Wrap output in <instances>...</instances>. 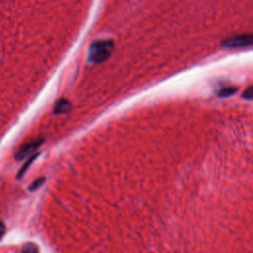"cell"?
Listing matches in <instances>:
<instances>
[{"label":"cell","mask_w":253,"mask_h":253,"mask_svg":"<svg viewBox=\"0 0 253 253\" xmlns=\"http://www.w3.org/2000/svg\"><path fill=\"white\" fill-rule=\"evenodd\" d=\"M114 48L113 42L110 40H100L94 42L88 50V58L91 62L100 63L109 58Z\"/></svg>","instance_id":"1"},{"label":"cell","mask_w":253,"mask_h":253,"mask_svg":"<svg viewBox=\"0 0 253 253\" xmlns=\"http://www.w3.org/2000/svg\"><path fill=\"white\" fill-rule=\"evenodd\" d=\"M5 230H6V227H5L4 222L0 220V240H1V238L3 237V235H4V233H5Z\"/></svg>","instance_id":"10"},{"label":"cell","mask_w":253,"mask_h":253,"mask_svg":"<svg viewBox=\"0 0 253 253\" xmlns=\"http://www.w3.org/2000/svg\"><path fill=\"white\" fill-rule=\"evenodd\" d=\"M43 142V139L42 138H38V139H35L33 141H30L26 144H24L16 153L15 155V158L17 161H21L25 158H28L30 157L31 155L35 154L36 151L40 148V146L42 144Z\"/></svg>","instance_id":"3"},{"label":"cell","mask_w":253,"mask_h":253,"mask_svg":"<svg viewBox=\"0 0 253 253\" xmlns=\"http://www.w3.org/2000/svg\"><path fill=\"white\" fill-rule=\"evenodd\" d=\"M236 91H237L236 87H224L217 92V95L220 98H226L233 95Z\"/></svg>","instance_id":"6"},{"label":"cell","mask_w":253,"mask_h":253,"mask_svg":"<svg viewBox=\"0 0 253 253\" xmlns=\"http://www.w3.org/2000/svg\"><path fill=\"white\" fill-rule=\"evenodd\" d=\"M71 109V104L69 101L65 100V99H60L56 102L53 113L56 115H60V114H66L70 111Z\"/></svg>","instance_id":"4"},{"label":"cell","mask_w":253,"mask_h":253,"mask_svg":"<svg viewBox=\"0 0 253 253\" xmlns=\"http://www.w3.org/2000/svg\"><path fill=\"white\" fill-rule=\"evenodd\" d=\"M45 182V178L44 177H40L38 179H36L31 185H30V188L29 190L30 191H36L38 190L41 186H42V184Z\"/></svg>","instance_id":"7"},{"label":"cell","mask_w":253,"mask_h":253,"mask_svg":"<svg viewBox=\"0 0 253 253\" xmlns=\"http://www.w3.org/2000/svg\"><path fill=\"white\" fill-rule=\"evenodd\" d=\"M22 253H39L38 247L33 244V243H27L23 249H22Z\"/></svg>","instance_id":"8"},{"label":"cell","mask_w":253,"mask_h":253,"mask_svg":"<svg viewBox=\"0 0 253 253\" xmlns=\"http://www.w3.org/2000/svg\"><path fill=\"white\" fill-rule=\"evenodd\" d=\"M38 156H39V153H35V154L31 155L30 157H28V160H27L26 163H24V165L21 167V169H20V171H19V173H18V175H17V178H18V179L22 178V177L25 175V173L27 172V170L29 169V167L32 165V163L34 162V160H35Z\"/></svg>","instance_id":"5"},{"label":"cell","mask_w":253,"mask_h":253,"mask_svg":"<svg viewBox=\"0 0 253 253\" xmlns=\"http://www.w3.org/2000/svg\"><path fill=\"white\" fill-rule=\"evenodd\" d=\"M252 35L251 34H245L240 36H235L230 39L225 40L222 42V46L227 48H241L250 46L252 44Z\"/></svg>","instance_id":"2"},{"label":"cell","mask_w":253,"mask_h":253,"mask_svg":"<svg viewBox=\"0 0 253 253\" xmlns=\"http://www.w3.org/2000/svg\"><path fill=\"white\" fill-rule=\"evenodd\" d=\"M252 95H253V93H252V87L249 86V87L245 90V92L243 93V98H245L246 100H251V99H252Z\"/></svg>","instance_id":"9"}]
</instances>
